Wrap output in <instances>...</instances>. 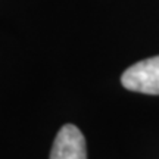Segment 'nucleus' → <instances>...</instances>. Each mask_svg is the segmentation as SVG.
I'll return each instance as SVG.
<instances>
[{"label":"nucleus","mask_w":159,"mask_h":159,"mask_svg":"<svg viewBox=\"0 0 159 159\" xmlns=\"http://www.w3.org/2000/svg\"><path fill=\"white\" fill-rule=\"evenodd\" d=\"M121 83L130 91L159 94V56L131 65L122 74Z\"/></svg>","instance_id":"1"},{"label":"nucleus","mask_w":159,"mask_h":159,"mask_svg":"<svg viewBox=\"0 0 159 159\" xmlns=\"http://www.w3.org/2000/svg\"><path fill=\"white\" fill-rule=\"evenodd\" d=\"M50 159H87L85 139L78 127L62 125L53 142Z\"/></svg>","instance_id":"2"}]
</instances>
